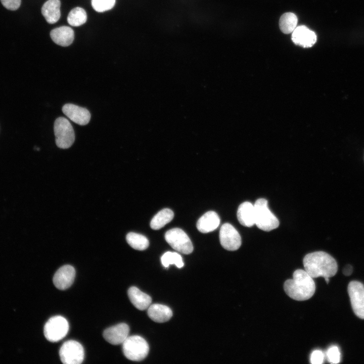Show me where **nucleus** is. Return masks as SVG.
<instances>
[{
  "mask_svg": "<svg viewBox=\"0 0 364 364\" xmlns=\"http://www.w3.org/2000/svg\"><path fill=\"white\" fill-rule=\"evenodd\" d=\"M305 270L312 278H330L337 271L335 259L324 251H316L306 255L303 260Z\"/></svg>",
  "mask_w": 364,
  "mask_h": 364,
  "instance_id": "1",
  "label": "nucleus"
},
{
  "mask_svg": "<svg viewBox=\"0 0 364 364\" xmlns=\"http://www.w3.org/2000/svg\"><path fill=\"white\" fill-rule=\"evenodd\" d=\"M284 289L293 299L304 301L313 295L315 284L313 278L305 270L298 269L293 272V279L285 282Z\"/></svg>",
  "mask_w": 364,
  "mask_h": 364,
  "instance_id": "2",
  "label": "nucleus"
},
{
  "mask_svg": "<svg viewBox=\"0 0 364 364\" xmlns=\"http://www.w3.org/2000/svg\"><path fill=\"white\" fill-rule=\"evenodd\" d=\"M255 208V224L260 230L270 231L279 225V221L270 211L267 201L264 198L257 199L254 204Z\"/></svg>",
  "mask_w": 364,
  "mask_h": 364,
  "instance_id": "3",
  "label": "nucleus"
},
{
  "mask_svg": "<svg viewBox=\"0 0 364 364\" xmlns=\"http://www.w3.org/2000/svg\"><path fill=\"white\" fill-rule=\"evenodd\" d=\"M122 344L124 355L127 359L132 361L143 360L149 351L147 342L140 336H128Z\"/></svg>",
  "mask_w": 364,
  "mask_h": 364,
  "instance_id": "4",
  "label": "nucleus"
},
{
  "mask_svg": "<svg viewBox=\"0 0 364 364\" xmlns=\"http://www.w3.org/2000/svg\"><path fill=\"white\" fill-rule=\"evenodd\" d=\"M54 133L56 144L61 149L70 148L75 141L73 127L67 119L60 117L54 123Z\"/></svg>",
  "mask_w": 364,
  "mask_h": 364,
  "instance_id": "5",
  "label": "nucleus"
},
{
  "mask_svg": "<svg viewBox=\"0 0 364 364\" xmlns=\"http://www.w3.org/2000/svg\"><path fill=\"white\" fill-rule=\"evenodd\" d=\"M69 324L65 318L57 315L51 317L46 323L43 333L46 338L56 342L64 338L68 332Z\"/></svg>",
  "mask_w": 364,
  "mask_h": 364,
  "instance_id": "6",
  "label": "nucleus"
},
{
  "mask_svg": "<svg viewBox=\"0 0 364 364\" xmlns=\"http://www.w3.org/2000/svg\"><path fill=\"white\" fill-rule=\"evenodd\" d=\"M165 239L174 250L185 254H189L193 251L192 243L181 229L173 228L166 232Z\"/></svg>",
  "mask_w": 364,
  "mask_h": 364,
  "instance_id": "7",
  "label": "nucleus"
},
{
  "mask_svg": "<svg viewBox=\"0 0 364 364\" xmlns=\"http://www.w3.org/2000/svg\"><path fill=\"white\" fill-rule=\"evenodd\" d=\"M59 356L61 361L64 364H80L84 359V349L78 342L68 340L61 346Z\"/></svg>",
  "mask_w": 364,
  "mask_h": 364,
  "instance_id": "8",
  "label": "nucleus"
},
{
  "mask_svg": "<svg viewBox=\"0 0 364 364\" xmlns=\"http://www.w3.org/2000/svg\"><path fill=\"white\" fill-rule=\"evenodd\" d=\"M347 289L355 314L364 319V285L359 282L353 281L349 283Z\"/></svg>",
  "mask_w": 364,
  "mask_h": 364,
  "instance_id": "9",
  "label": "nucleus"
},
{
  "mask_svg": "<svg viewBox=\"0 0 364 364\" xmlns=\"http://www.w3.org/2000/svg\"><path fill=\"white\" fill-rule=\"evenodd\" d=\"M219 240L222 247L229 251L238 249L241 245V237L237 230L229 223H224L220 229Z\"/></svg>",
  "mask_w": 364,
  "mask_h": 364,
  "instance_id": "10",
  "label": "nucleus"
},
{
  "mask_svg": "<svg viewBox=\"0 0 364 364\" xmlns=\"http://www.w3.org/2000/svg\"><path fill=\"white\" fill-rule=\"evenodd\" d=\"M129 328L125 323H120L104 330V338L112 345L122 344L129 336Z\"/></svg>",
  "mask_w": 364,
  "mask_h": 364,
  "instance_id": "11",
  "label": "nucleus"
},
{
  "mask_svg": "<svg viewBox=\"0 0 364 364\" xmlns=\"http://www.w3.org/2000/svg\"><path fill=\"white\" fill-rule=\"evenodd\" d=\"M75 277V270L70 265H65L60 267L53 277L55 287L61 290L69 288L73 284Z\"/></svg>",
  "mask_w": 364,
  "mask_h": 364,
  "instance_id": "12",
  "label": "nucleus"
},
{
  "mask_svg": "<svg viewBox=\"0 0 364 364\" xmlns=\"http://www.w3.org/2000/svg\"><path fill=\"white\" fill-rule=\"evenodd\" d=\"M62 111L71 121L80 125L88 124L90 119L91 115L87 109L74 104L64 105Z\"/></svg>",
  "mask_w": 364,
  "mask_h": 364,
  "instance_id": "13",
  "label": "nucleus"
},
{
  "mask_svg": "<svg viewBox=\"0 0 364 364\" xmlns=\"http://www.w3.org/2000/svg\"><path fill=\"white\" fill-rule=\"evenodd\" d=\"M294 43L303 48L311 47L316 41L315 33L305 26H300L294 30L292 34Z\"/></svg>",
  "mask_w": 364,
  "mask_h": 364,
  "instance_id": "14",
  "label": "nucleus"
},
{
  "mask_svg": "<svg viewBox=\"0 0 364 364\" xmlns=\"http://www.w3.org/2000/svg\"><path fill=\"white\" fill-rule=\"evenodd\" d=\"M50 36L57 44L67 47L72 43L74 34L71 28L63 26L53 29L50 32Z\"/></svg>",
  "mask_w": 364,
  "mask_h": 364,
  "instance_id": "15",
  "label": "nucleus"
},
{
  "mask_svg": "<svg viewBox=\"0 0 364 364\" xmlns=\"http://www.w3.org/2000/svg\"><path fill=\"white\" fill-rule=\"evenodd\" d=\"M220 223V218L214 211H209L203 214L198 220L197 228L202 233L214 231Z\"/></svg>",
  "mask_w": 364,
  "mask_h": 364,
  "instance_id": "16",
  "label": "nucleus"
},
{
  "mask_svg": "<svg viewBox=\"0 0 364 364\" xmlns=\"http://www.w3.org/2000/svg\"><path fill=\"white\" fill-rule=\"evenodd\" d=\"M128 298L132 304L138 309L148 308L152 302L151 297L136 287H131L127 291Z\"/></svg>",
  "mask_w": 364,
  "mask_h": 364,
  "instance_id": "17",
  "label": "nucleus"
},
{
  "mask_svg": "<svg viewBox=\"0 0 364 364\" xmlns=\"http://www.w3.org/2000/svg\"><path fill=\"white\" fill-rule=\"evenodd\" d=\"M237 218L243 225L251 227L255 224L254 206L249 202H244L239 206L237 211Z\"/></svg>",
  "mask_w": 364,
  "mask_h": 364,
  "instance_id": "18",
  "label": "nucleus"
},
{
  "mask_svg": "<svg viewBox=\"0 0 364 364\" xmlns=\"http://www.w3.org/2000/svg\"><path fill=\"white\" fill-rule=\"evenodd\" d=\"M148 315L155 322L164 323L170 320L172 316V311L167 306L160 304H153L148 307Z\"/></svg>",
  "mask_w": 364,
  "mask_h": 364,
  "instance_id": "19",
  "label": "nucleus"
},
{
  "mask_svg": "<svg viewBox=\"0 0 364 364\" xmlns=\"http://www.w3.org/2000/svg\"><path fill=\"white\" fill-rule=\"evenodd\" d=\"M60 0H48L41 8V13L48 23H56L61 16Z\"/></svg>",
  "mask_w": 364,
  "mask_h": 364,
  "instance_id": "20",
  "label": "nucleus"
},
{
  "mask_svg": "<svg viewBox=\"0 0 364 364\" xmlns=\"http://www.w3.org/2000/svg\"><path fill=\"white\" fill-rule=\"evenodd\" d=\"M173 217L174 213L171 209H163L153 217L150 222V226L153 230H159L171 221Z\"/></svg>",
  "mask_w": 364,
  "mask_h": 364,
  "instance_id": "21",
  "label": "nucleus"
},
{
  "mask_svg": "<svg viewBox=\"0 0 364 364\" xmlns=\"http://www.w3.org/2000/svg\"><path fill=\"white\" fill-rule=\"evenodd\" d=\"M297 22V17L295 14L291 12L285 13L280 19V28L284 33H290L296 28Z\"/></svg>",
  "mask_w": 364,
  "mask_h": 364,
  "instance_id": "22",
  "label": "nucleus"
},
{
  "mask_svg": "<svg viewBox=\"0 0 364 364\" xmlns=\"http://www.w3.org/2000/svg\"><path fill=\"white\" fill-rule=\"evenodd\" d=\"M126 240L132 248L138 250H144L149 245V241L145 236L133 232L128 233L126 236Z\"/></svg>",
  "mask_w": 364,
  "mask_h": 364,
  "instance_id": "23",
  "label": "nucleus"
},
{
  "mask_svg": "<svg viewBox=\"0 0 364 364\" xmlns=\"http://www.w3.org/2000/svg\"><path fill=\"white\" fill-rule=\"evenodd\" d=\"M86 20V12L80 7H76L73 9L69 12L67 17L68 23L73 26H79L85 23Z\"/></svg>",
  "mask_w": 364,
  "mask_h": 364,
  "instance_id": "24",
  "label": "nucleus"
},
{
  "mask_svg": "<svg viewBox=\"0 0 364 364\" xmlns=\"http://www.w3.org/2000/svg\"><path fill=\"white\" fill-rule=\"evenodd\" d=\"M162 265L167 267L169 265L175 264L178 268L184 266L181 256L176 252H166L161 258Z\"/></svg>",
  "mask_w": 364,
  "mask_h": 364,
  "instance_id": "25",
  "label": "nucleus"
},
{
  "mask_svg": "<svg viewBox=\"0 0 364 364\" xmlns=\"http://www.w3.org/2000/svg\"><path fill=\"white\" fill-rule=\"evenodd\" d=\"M115 4V0H92L93 9L98 12L111 10Z\"/></svg>",
  "mask_w": 364,
  "mask_h": 364,
  "instance_id": "26",
  "label": "nucleus"
},
{
  "mask_svg": "<svg viewBox=\"0 0 364 364\" xmlns=\"http://www.w3.org/2000/svg\"><path fill=\"white\" fill-rule=\"evenodd\" d=\"M328 361L332 363H337L340 361V352L336 346H332L327 351Z\"/></svg>",
  "mask_w": 364,
  "mask_h": 364,
  "instance_id": "27",
  "label": "nucleus"
},
{
  "mask_svg": "<svg viewBox=\"0 0 364 364\" xmlns=\"http://www.w3.org/2000/svg\"><path fill=\"white\" fill-rule=\"evenodd\" d=\"M4 7L12 11L17 10L20 6L21 0H1Z\"/></svg>",
  "mask_w": 364,
  "mask_h": 364,
  "instance_id": "28",
  "label": "nucleus"
},
{
  "mask_svg": "<svg viewBox=\"0 0 364 364\" xmlns=\"http://www.w3.org/2000/svg\"><path fill=\"white\" fill-rule=\"evenodd\" d=\"M324 360V354L319 350L313 351L310 356V362L312 364H321Z\"/></svg>",
  "mask_w": 364,
  "mask_h": 364,
  "instance_id": "29",
  "label": "nucleus"
},
{
  "mask_svg": "<svg viewBox=\"0 0 364 364\" xmlns=\"http://www.w3.org/2000/svg\"><path fill=\"white\" fill-rule=\"evenodd\" d=\"M352 272V267L349 264L346 265L343 270V273L345 276H349Z\"/></svg>",
  "mask_w": 364,
  "mask_h": 364,
  "instance_id": "30",
  "label": "nucleus"
},
{
  "mask_svg": "<svg viewBox=\"0 0 364 364\" xmlns=\"http://www.w3.org/2000/svg\"><path fill=\"white\" fill-rule=\"evenodd\" d=\"M329 278H325V281H326V282H327V284H328V283H329Z\"/></svg>",
  "mask_w": 364,
  "mask_h": 364,
  "instance_id": "31",
  "label": "nucleus"
}]
</instances>
